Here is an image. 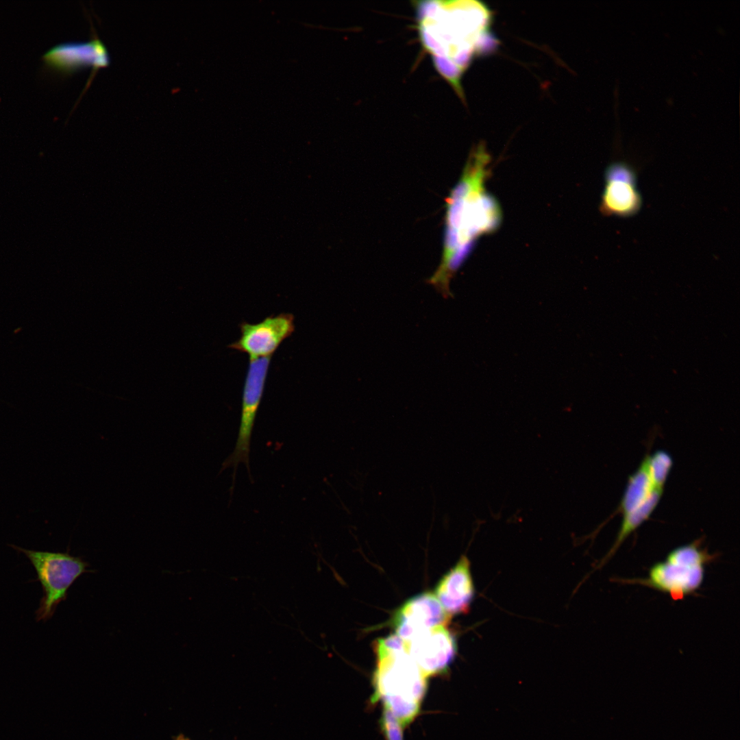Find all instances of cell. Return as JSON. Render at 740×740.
Wrapping results in <instances>:
<instances>
[{
	"label": "cell",
	"mask_w": 740,
	"mask_h": 740,
	"mask_svg": "<svg viewBox=\"0 0 740 740\" xmlns=\"http://www.w3.org/2000/svg\"><path fill=\"white\" fill-rule=\"evenodd\" d=\"M417 10L423 46L437 71L462 96L460 77L473 56L497 45L489 29V9L475 1H434L419 2Z\"/></svg>",
	"instance_id": "obj_1"
},
{
	"label": "cell",
	"mask_w": 740,
	"mask_h": 740,
	"mask_svg": "<svg viewBox=\"0 0 740 740\" xmlns=\"http://www.w3.org/2000/svg\"><path fill=\"white\" fill-rule=\"evenodd\" d=\"M490 162L485 147L480 144L447 199L444 249L439 268L453 257L466 260L476 241L497 230L500 223V206L485 189Z\"/></svg>",
	"instance_id": "obj_2"
},
{
	"label": "cell",
	"mask_w": 740,
	"mask_h": 740,
	"mask_svg": "<svg viewBox=\"0 0 740 740\" xmlns=\"http://www.w3.org/2000/svg\"><path fill=\"white\" fill-rule=\"evenodd\" d=\"M373 676V702L381 701L404 728L420 711L427 690V677L408 653L397 634L378 639Z\"/></svg>",
	"instance_id": "obj_3"
},
{
	"label": "cell",
	"mask_w": 740,
	"mask_h": 740,
	"mask_svg": "<svg viewBox=\"0 0 740 740\" xmlns=\"http://www.w3.org/2000/svg\"><path fill=\"white\" fill-rule=\"evenodd\" d=\"M712 558L698 543L684 545L652 565L647 577L634 582L667 594L674 600H681L701 587Z\"/></svg>",
	"instance_id": "obj_4"
},
{
	"label": "cell",
	"mask_w": 740,
	"mask_h": 740,
	"mask_svg": "<svg viewBox=\"0 0 740 740\" xmlns=\"http://www.w3.org/2000/svg\"><path fill=\"white\" fill-rule=\"evenodd\" d=\"M11 546L23 553L35 569L43 595L36 611L37 621H45L55 613L57 606L67 597L73 583L86 571L87 564L68 553L30 550Z\"/></svg>",
	"instance_id": "obj_5"
},
{
	"label": "cell",
	"mask_w": 740,
	"mask_h": 740,
	"mask_svg": "<svg viewBox=\"0 0 740 740\" xmlns=\"http://www.w3.org/2000/svg\"><path fill=\"white\" fill-rule=\"evenodd\" d=\"M272 356L249 360L242 395L241 415L238 436L232 454L224 460L220 471L233 468L234 482L239 463L249 469L251 440L255 419L263 396L265 382Z\"/></svg>",
	"instance_id": "obj_6"
},
{
	"label": "cell",
	"mask_w": 740,
	"mask_h": 740,
	"mask_svg": "<svg viewBox=\"0 0 740 740\" xmlns=\"http://www.w3.org/2000/svg\"><path fill=\"white\" fill-rule=\"evenodd\" d=\"M241 335L228 347L248 355L249 360L272 356L282 343L295 331L293 314L283 312L265 317L260 322H242Z\"/></svg>",
	"instance_id": "obj_7"
},
{
	"label": "cell",
	"mask_w": 740,
	"mask_h": 740,
	"mask_svg": "<svg viewBox=\"0 0 740 740\" xmlns=\"http://www.w3.org/2000/svg\"><path fill=\"white\" fill-rule=\"evenodd\" d=\"M42 60L48 69L63 75L91 66L92 73L84 92L97 71L109 65L110 56L106 45L94 31L88 41L64 42L54 45L43 54Z\"/></svg>",
	"instance_id": "obj_8"
},
{
	"label": "cell",
	"mask_w": 740,
	"mask_h": 740,
	"mask_svg": "<svg viewBox=\"0 0 740 740\" xmlns=\"http://www.w3.org/2000/svg\"><path fill=\"white\" fill-rule=\"evenodd\" d=\"M404 643L427 678L447 671L457 652L455 637L445 626L424 631Z\"/></svg>",
	"instance_id": "obj_9"
},
{
	"label": "cell",
	"mask_w": 740,
	"mask_h": 740,
	"mask_svg": "<svg viewBox=\"0 0 740 740\" xmlns=\"http://www.w3.org/2000/svg\"><path fill=\"white\" fill-rule=\"evenodd\" d=\"M451 619L436 597L423 593L407 600L395 613V634L404 642L431 628L446 626Z\"/></svg>",
	"instance_id": "obj_10"
},
{
	"label": "cell",
	"mask_w": 740,
	"mask_h": 740,
	"mask_svg": "<svg viewBox=\"0 0 740 740\" xmlns=\"http://www.w3.org/2000/svg\"><path fill=\"white\" fill-rule=\"evenodd\" d=\"M641 197L636 188L635 175L630 165L611 164L606 172V185L602 201L604 214L627 216L640 208Z\"/></svg>",
	"instance_id": "obj_11"
},
{
	"label": "cell",
	"mask_w": 740,
	"mask_h": 740,
	"mask_svg": "<svg viewBox=\"0 0 740 740\" xmlns=\"http://www.w3.org/2000/svg\"><path fill=\"white\" fill-rule=\"evenodd\" d=\"M435 596L449 616L465 614L475 595L467 556H461L456 564L439 580Z\"/></svg>",
	"instance_id": "obj_12"
},
{
	"label": "cell",
	"mask_w": 740,
	"mask_h": 740,
	"mask_svg": "<svg viewBox=\"0 0 740 740\" xmlns=\"http://www.w3.org/2000/svg\"><path fill=\"white\" fill-rule=\"evenodd\" d=\"M662 493L663 489H655L641 506L624 515L615 541L600 565L613 556L627 537L648 519L659 502Z\"/></svg>",
	"instance_id": "obj_13"
},
{
	"label": "cell",
	"mask_w": 740,
	"mask_h": 740,
	"mask_svg": "<svg viewBox=\"0 0 740 740\" xmlns=\"http://www.w3.org/2000/svg\"><path fill=\"white\" fill-rule=\"evenodd\" d=\"M656 489L649 476L645 460L629 478L619 505L624 515L641 506Z\"/></svg>",
	"instance_id": "obj_14"
},
{
	"label": "cell",
	"mask_w": 740,
	"mask_h": 740,
	"mask_svg": "<svg viewBox=\"0 0 740 740\" xmlns=\"http://www.w3.org/2000/svg\"><path fill=\"white\" fill-rule=\"evenodd\" d=\"M645 461L654 486L663 489L672 466L671 457L666 452L659 450L647 456Z\"/></svg>",
	"instance_id": "obj_15"
},
{
	"label": "cell",
	"mask_w": 740,
	"mask_h": 740,
	"mask_svg": "<svg viewBox=\"0 0 740 740\" xmlns=\"http://www.w3.org/2000/svg\"><path fill=\"white\" fill-rule=\"evenodd\" d=\"M380 724L386 740H403L404 727L391 711L384 707Z\"/></svg>",
	"instance_id": "obj_16"
},
{
	"label": "cell",
	"mask_w": 740,
	"mask_h": 740,
	"mask_svg": "<svg viewBox=\"0 0 740 740\" xmlns=\"http://www.w3.org/2000/svg\"><path fill=\"white\" fill-rule=\"evenodd\" d=\"M175 740H189V739L186 738L182 735H180L177 736Z\"/></svg>",
	"instance_id": "obj_17"
}]
</instances>
